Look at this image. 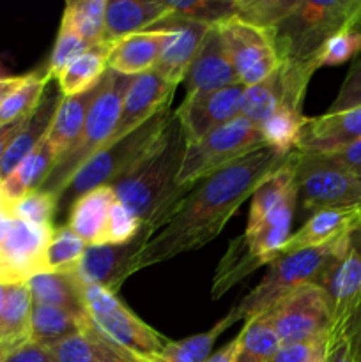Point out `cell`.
Instances as JSON below:
<instances>
[{
    "mask_svg": "<svg viewBox=\"0 0 361 362\" xmlns=\"http://www.w3.org/2000/svg\"><path fill=\"white\" fill-rule=\"evenodd\" d=\"M87 313H74L62 308L42 306L32 303L30 339L50 345L66 336L81 332L88 325Z\"/></svg>",
    "mask_w": 361,
    "mask_h": 362,
    "instance_id": "f1b7e54d",
    "label": "cell"
},
{
    "mask_svg": "<svg viewBox=\"0 0 361 362\" xmlns=\"http://www.w3.org/2000/svg\"><path fill=\"white\" fill-rule=\"evenodd\" d=\"M361 138V106L336 113L308 117L301 131L296 151L303 154H322Z\"/></svg>",
    "mask_w": 361,
    "mask_h": 362,
    "instance_id": "ffe728a7",
    "label": "cell"
},
{
    "mask_svg": "<svg viewBox=\"0 0 361 362\" xmlns=\"http://www.w3.org/2000/svg\"><path fill=\"white\" fill-rule=\"evenodd\" d=\"M50 81H52V76L46 73V69L42 73L34 71V73L28 74L25 83L20 88H16L0 106V127L27 119L34 112L35 106L39 105Z\"/></svg>",
    "mask_w": 361,
    "mask_h": 362,
    "instance_id": "d590c367",
    "label": "cell"
},
{
    "mask_svg": "<svg viewBox=\"0 0 361 362\" xmlns=\"http://www.w3.org/2000/svg\"><path fill=\"white\" fill-rule=\"evenodd\" d=\"M243 94L244 87L236 83L200 98L184 99L173 117L179 122L186 145L202 140L216 127L237 119L241 115Z\"/></svg>",
    "mask_w": 361,
    "mask_h": 362,
    "instance_id": "5bb4252c",
    "label": "cell"
},
{
    "mask_svg": "<svg viewBox=\"0 0 361 362\" xmlns=\"http://www.w3.org/2000/svg\"><path fill=\"white\" fill-rule=\"evenodd\" d=\"M265 147L260 127L239 115L216 127L202 140L186 145L183 165L177 173L179 187L193 189L195 184L250 152Z\"/></svg>",
    "mask_w": 361,
    "mask_h": 362,
    "instance_id": "ba28073f",
    "label": "cell"
},
{
    "mask_svg": "<svg viewBox=\"0 0 361 362\" xmlns=\"http://www.w3.org/2000/svg\"><path fill=\"white\" fill-rule=\"evenodd\" d=\"M172 37V30L165 27H154L149 30L126 35L112 42L106 59L108 71L122 76H140L149 73L158 64L159 55L166 41Z\"/></svg>",
    "mask_w": 361,
    "mask_h": 362,
    "instance_id": "d6986e66",
    "label": "cell"
},
{
    "mask_svg": "<svg viewBox=\"0 0 361 362\" xmlns=\"http://www.w3.org/2000/svg\"><path fill=\"white\" fill-rule=\"evenodd\" d=\"M115 200V191L112 186H99L87 191L69 205L67 226L87 246H99L105 239L110 209Z\"/></svg>",
    "mask_w": 361,
    "mask_h": 362,
    "instance_id": "cb8c5ba5",
    "label": "cell"
},
{
    "mask_svg": "<svg viewBox=\"0 0 361 362\" xmlns=\"http://www.w3.org/2000/svg\"><path fill=\"white\" fill-rule=\"evenodd\" d=\"M361 55V27H345L336 32L321 46L314 57L317 69L329 66H342Z\"/></svg>",
    "mask_w": 361,
    "mask_h": 362,
    "instance_id": "ab89813d",
    "label": "cell"
},
{
    "mask_svg": "<svg viewBox=\"0 0 361 362\" xmlns=\"http://www.w3.org/2000/svg\"><path fill=\"white\" fill-rule=\"evenodd\" d=\"M108 52V45H98L81 57H78L76 60H73L55 78L60 94L64 98H73V95H80L98 87L105 78L106 71H108V67H106Z\"/></svg>",
    "mask_w": 361,
    "mask_h": 362,
    "instance_id": "83f0119b",
    "label": "cell"
},
{
    "mask_svg": "<svg viewBox=\"0 0 361 362\" xmlns=\"http://www.w3.org/2000/svg\"><path fill=\"white\" fill-rule=\"evenodd\" d=\"M0 361H2V357H0Z\"/></svg>",
    "mask_w": 361,
    "mask_h": 362,
    "instance_id": "e7e4bbea",
    "label": "cell"
},
{
    "mask_svg": "<svg viewBox=\"0 0 361 362\" xmlns=\"http://www.w3.org/2000/svg\"><path fill=\"white\" fill-rule=\"evenodd\" d=\"M258 267H262V262L255 257L243 235L230 240L229 247H227L225 255H223L218 269H216L214 278H212V300H218L223 293L234 288L237 283L243 281L246 276L257 271Z\"/></svg>",
    "mask_w": 361,
    "mask_h": 362,
    "instance_id": "f546056e",
    "label": "cell"
},
{
    "mask_svg": "<svg viewBox=\"0 0 361 362\" xmlns=\"http://www.w3.org/2000/svg\"><path fill=\"white\" fill-rule=\"evenodd\" d=\"M9 204H11V200H9V197H7L6 189H4L2 180H0V211L9 212Z\"/></svg>",
    "mask_w": 361,
    "mask_h": 362,
    "instance_id": "680465c9",
    "label": "cell"
},
{
    "mask_svg": "<svg viewBox=\"0 0 361 362\" xmlns=\"http://www.w3.org/2000/svg\"><path fill=\"white\" fill-rule=\"evenodd\" d=\"M27 76L28 74H25V76H9L6 78V80H0V106L4 105V101H6L16 88H20L21 85L25 83Z\"/></svg>",
    "mask_w": 361,
    "mask_h": 362,
    "instance_id": "9f6ffc18",
    "label": "cell"
},
{
    "mask_svg": "<svg viewBox=\"0 0 361 362\" xmlns=\"http://www.w3.org/2000/svg\"><path fill=\"white\" fill-rule=\"evenodd\" d=\"M156 27L170 28L172 37L166 41L154 71L177 87L186 78L191 62L197 57L202 41H204L211 25L170 16Z\"/></svg>",
    "mask_w": 361,
    "mask_h": 362,
    "instance_id": "ac0fdd59",
    "label": "cell"
},
{
    "mask_svg": "<svg viewBox=\"0 0 361 362\" xmlns=\"http://www.w3.org/2000/svg\"><path fill=\"white\" fill-rule=\"evenodd\" d=\"M142 233H145L144 223H142L130 209L124 207L120 202L115 200V204L110 209L103 244L122 246V244L133 243V240L138 239Z\"/></svg>",
    "mask_w": 361,
    "mask_h": 362,
    "instance_id": "ee69618b",
    "label": "cell"
},
{
    "mask_svg": "<svg viewBox=\"0 0 361 362\" xmlns=\"http://www.w3.org/2000/svg\"><path fill=\"white\" fill-rule=\"evenodd\" d=\"M234 324H237V320L232 311H230L223 320L212 325L209 331L190 336V338H184L180 341H170L168 339L158 362H204L211 356L212 346L218 341L219 336L227 329L232 327Z\"/></svg>",
    "mask_w": 361,
    "mask_h": 362,
    "instance_id": "836d02e7",
    "label": "cell"
},
{
    "mask_svg": "<svg viewBox=\"0 0 361 362\" xmlns=\"http://www.w3.org/2000/svg\"><path fill=\"white\" fill-rule=\"evenodd\" d=\"M62 99L64 95L60 94L59 88H53L52 85H48L39 105L27 117L20 133L14 136L9 148L4 154L2 165H0V180L9 177L14 172V168L46 140L50 127H52L53 117H55Z\"/></svg>",
    "mask_w": 361,
    "mask_h": 362,
    "instance_id": "7402d4cb",
    "label": "cell"
},
{
    "mask_svg": "<svg viewBox=\"0 0 361 362\" xmlns=\"http://www.w3.org/2000/svg\"><path fill=\"white\" fill-rule=\"evenodd\" d=\"M0 362H53L48 345L28 339L23 345L7 352Z\"/></svg>",
    "mask_w": 361,
    "mask_h": 362,
    "instance_id": "681fc988",
    "label": "cell"
},
{
    "mask_svg": "<svg viewBox=\"0 0 361 362\" xmlns=\"http://www.w3.org/2000/svg\"><path fill=\"white\" fill-rule=\"evenodd\" d=\"M237 338L236 362H271L282 345L268 311L248 318Z\"/></svg>",
    "mask_w": 361,
    "mask_h": 362,
    "instance_id": "4dcf8cb0",
    "label": "cell"
},
{
    "mask_svg": "<svg viewBox=\"0 0 361 362\" xmlns=\"http://www.w3.org/2000/svg\"><path fill=\"white\" fill-rule=\"evenodd\" d=\"M9 214L28 225L53 226V219L59 214V200L48 191L35 189L11 202Z\"/></svg>",
    "mask_w": 361,
    "mask_h": 362,
    "instance_id": "f35d334b",
    "label": "cell"
},
{
    "mask_svg": "<svg viewBox=\"0 0 361 362\" xmlns=\"http://www.w3.org/2000/svg\"><path fill=\"white\" fill-rule=\"evenodd\" d=\"M96 331H98V329H96ZM98 343H99V354H98V361L96 362H134L127 356H124L119 349H115L112 343L106 341L99 332H98Z\"/></svg>",
    "mask_w": 361,
    "mask_h": 362,
    "instance_id": "816d5d0a",
    "label": "cell"
},
{
    "mask_svg": "<svg viewBox=\"0 0 361 362\" xmlns=\"http://www.w3.org/2000/svg\"><path fill=\"white\" fill-rule=\"evenodd\" d=\"M278 69L260 83L244 88L241 115L258 127L282 108V81Z\"/></svg>",
    "mask_w": 361,
    "mask_h": 362,
    "instance_id": "e575fe53",
    "label": "cell"
},
{
    "mask_svg": "<svg viewBox=\"0 0 361 362\" xmlns=\"http://www.w3.org/2000/svg\"><path fill=\"white\" fill-rule=\"evenodd\" d=\"M55 163L57 158L53 156L52 148L48 147L45 140L14 168V172L9 177L2 180L4 189H6L9 200L13 202L16 198L23 197V194L30 193V191L39 189L52 173Z\"/></svg>",
    "mask_w": 361,
    "mask_h": 362,
    "instance_id": "1f68e13d",
    "label": "cell"
},
{
    "mask_svg": "<svg viewBox=\"0 0 361 362\" xmlns=\"http://www.w3.org/2000/svg\"><path fill=\"white\" fill-rule=\"evenodd\" d=\"M306 122L308 117L303 112L280 108L275 115L269 117L260 126L264 144L280 154H290V152L296 151L301 131Z\"/></svg>",
    "mask_w": 361,
    "mask_h": 362,
    "instance_id": "8d00e7d4",
    "label": "cell"
},
{
    "mask_svg": "<svg viewBox=\"0 0 361 362\" xmlns=\"http://www.w3.org/2000/svg\"><path fill=\"white\" fill-rule=\"evenodd\" d=\"M326 362H354L347 336L328 339V356H326Z\"/></svg>",
    "mask_w": 361,
    "mask_h": 362,
    "instance_id": "f907efd6",
    "label": "cell"
},
{
    "mask_svg": "<svg viewBox=\"0 0 361 362\" xmlns=\"http://www.w3.org/2000/svg\"><path fill=\"white\" fill-rule=\"evenodd\" d=\"M322 156H326L329 161L336 163L342 168L356 173V175L361 173V138L353 144L342 145V147L333 148L329 152H322Z\"/></svg>",
    "mask_w": 361,
    "mask_h": 362,
    "instance_id": "c3c4849f",
    "label": "cell"
},
{
    "mask_svg": "<svg viewBox=\"0 0 361 362\" xmlns=\"http://www.w3.org/2000/svg\"><path fill=\"white\" fill-rule=\"evenodd\" d=\"M326 341H328V336L314 339V341L282 343L275 356H273L271 362H306L311 357V354L317 350V346Z\"/></svg>",
    "mask_w": 361,
    "mask_h": 362,
    "instance_id": "7dc6e473",
    "label": "cell"
},
{
    "mask_svg": "<svg viewBox=\"0 0 361 362\" xmlns=\"http://www.w3.org/2000/svg\"><path fill=\"white\" fill-rule=\"evenodd\" d=\"M4 297H6V285L0 283V311H2V306H4Z\"/></svg>",
    "mask_w": 361,
    "mask_h": 362,
    "instance_id": "91938a15",
    "label": "cell"
},
{
    "mask_svg": "<svg viewBox=\"0 0 361 362\" xmlns=\"http://www.w3.org/2000/svg\"><path fill=\"white\" fill-rule=\"evenodd\" d=\"M55 226H34L14 219L6 239L0 243L2 285L27 283L32 276L46 272L45 253Z\"/></svg>",
    "mask_w": 361,
    "mask_h": 362,
    "instance_id": "4fadbf2b",
    "label": "cell"
},
{
    "mask_svg": "<svg viewBox=\"0 0 361 362\" xmlns=\"http://www.w3.org/2000/svg\"><path fill=\"white\" fill-rule=\"evenodd\" d=\"M326 356H328V341L319 345L317 350L311 354V357L306 362H326Z\"/></svg>",
    "mask_w": 361,
    "mask_h": 362,
    "instance_id": "6f0895ef",
    "label": "cell"
},
{
    "mask_svg": "<svg viewBox=\"0 0 361 362\" xmlns=\"http://www.w3.org/2000/svg\"><path fill=\"white\" fill-rule=\"evenodd\" d=\"M347 338H349L350 352H353L354 362H361V308L356 313V317H354L353 324H350Z\"/></svg>",
    "mask_w": 361,
    "mask_h": 362,
    "instance_id": "f5cc1de1",
    "label": "cell"
},
{
    "mask_svg": "<svg viewBox=\"0 0 361 362\" xmlns=\"http://www.w3.org/2000/svg\"><path fill=\"white\" fill-rule=\"evenodd\" d=\"M218 28L234 71L244 88L264 81L282 66L276 49V32L271 28L257 27L237 16L218 23Z\"/></svg>",
    "mask_w": 361,
    "mask_h": 362,
    "instance_id": "30bf717a",
    "label": "cell"
},
{
    "mask_svg": "<svg viewBox=\"0 0 361 362\" xmlns=\"http://www.w3.org/2000/svg\"><path fill=\"white\" fill-rule=\"evenodd\" d=\"M0 283H2V276H0Z\"/></svg>",
    "mask_w": 361,
    "mask_h": 362,
    "instance_id": "6125c7cd",
    "label": "cell"
},
{
    "mask_svg": "<svg viewBox=\"0 0 361 362\" xmlns=\"http://www.w3.org/2000/svg\"><path fill=\"white\" fill-rule=\"evenodd\" d=\"M236 83H239V78L230 62L218 25H211L184 78V87H186L184 99L200 98Z\"/></svg>",
    "mask_w": 361,
    "mask_h": 362,
    "instance_id": "2e32d148",
    "label": "cell"
},
{
    "mask_svg": "<svg viewBox=\"0 0 361 362\" xmlns=\"http://www.w3.org/2000/svg\"><path fill=\"white\" fill-rule=\"evenodd\" d=\"M345 27H361V0H296L275 28L280 59L314 60L321 46Z\"/></svg>",
    "mask_w": 361,
    "mask_h": 362,
    "instance_id": "5b68a950",
    "label": "cell"
},
{
    "mask_svg": "<svg viewBox=\"0 0 361 362\" xmlns=\"http://www.w3.org/2000/svg\"><path fill=\"white\" fill-rule=\"evenodd\" d=\"M81 303L99 334L134 362H158L168 339L145 324L110 290L81 283Z\"/></svg>",
    "mask_w": 361,
    "mask_h": 362,
    "instance_id": "52a82bcc",
    "label": "cell"
},
{
    "mask_svg": "<svg viewBox=\"0 0 361 362\" xmlns=\"http://www.w3.org/2000/svg\"><path fill=\"white\" fill-rule=\"evenodd\" d=\"M349 235L324 244V246L280 255L276 260L269 264L268 272L260 279V283L236 308L230 310L236 320H248L255 315L264 313L287 293L294 292L299 286L310 285V283L321 285L333 262L347 246Z\"/></svg>",
    "mask_w": 361,
    "mask_h": 362,
    "instance_id": "8992f818",
    "label": "cell"
},
{
    "mask_svg": "<svg viewBox=\"0 0 361 362\" xmlns=\"http://www.w3.org/2000/svg\"><path fill=\"white\" fill-rule=\"evenodd\" d=\"M184 152L186 140L177 119L172 117L159 147L133 172L112 186L117 202L130 209L144 223L147 239L165 225L180 198L191 191L176 184Z\"/></svg>",
    "mask_w": 361,
    "mask_h": 362,
    "instance_id": "7a4b0ae2",
    "label": "cell"
},
{
    "mask_svg": "<svg viewBox=\"0 0 361 362\" xmlns=\"http://www.w3.org/2000/svg\"><path fill=\"white\" fill-rule=\"evenodd\" d=\"M166 4L172 11V16L207 25H218L237 16V0H191Z\"/></svg>",
    "mask_w": 361,
    "mask_h": 362,
    "instance_id": "b9f144b4",
    "label": "cell"
},
{
    "mask_svg": "<svg viewBox=\"0 0 361 362\" xmlns=\"http://www.w3.org/2000/svg\"><path fill=\"white\" fill-rule=\"evenodd\" d=\"M331 308L328 339L342 338L361 308V226L349 235L347 246L336 257L321 283Z\"/></svg>",
    "mask_w": 361,
    "mask_h": 362,
    "instance_id": "7c38bea8",
    "label": "cell"
},
{
    "mask_svg": "<svg viewBox=\"0 0 361 362\" xmlns=\"http://www.w3.org/2000/svg\"><path fill=\"white\" fill-rule=\"evenodd\" d=\"M133 80L134 76H122V74L106 71L105 78L98 85V94L88 110L80 138L55 163L52 173L39 189L48 191L53 197H57V200H60L76 173L108 145L117 129L124 98Z\"/></svg>",
    "mask_w": 361,
    "mask_h": 362,
    "instance_id": "3957f363",
    "label": "cell"
},
{
    "mask_svg": "<svg viewBox=\"0 0 361 362\" xmlns=\"http://www.w3.org/2000/svg\"><path fill=\"white\" fill-rule=\"evenodd\" d=\"M25 120H27V119L18 120V122L7 124V126L0 127V165H2L4 154H6V151L9 148L11 141L14 140V136L20 133V129H21V126H23Z\"/></svg>",
    "mask_w": 361,
    "mask_h": 362,
    "instance_id": "db71d44e",
    "label": "cell"
},
{
    "mask_svg": "<svg viewBox=\"0 0 361 362\" xmlns=\"http://www.w3.org/2000/svg\"><path fill=\"white\" fill-rule=\"evenodd\" d=\"M91 48H94V46H91L88 42H85L84 39L78 37L74 32L67 30L66 27L60 25L59 34H57L55 39V46H53L48 66H46V73H48L53 80V78L59 76L73 60H76L78 57L87 53Z\"/></svg>",
    "mask_w": 361,
    "mask_h": 362,
    "instance_id": "f6af8a7d",
    "label": "cell"
},
{
    "mask_svg": "<svg viewBox=\"0 0 361 362\" xmlns=\"http://www.w3.org/2000/svg\"><path fill=\"white\" fill-rule=\"evenodd\" d=\"M357 177H360V180H361V173H360V175H357Z\"/></svg>",
    "mask_w": 361,
    "mask_h": 362,
    "instance_id": "be15d7a7",
    "label": "cell"
},
{
    "mask_svg": "<svg viewBox=\"0 0 361 362\" xmlns=\"http://www.w3.org/2000/svg\"><path fill=\"white\" fill-rule=\"evenodd\" d=\"M6 78H9V74H7L6 67H4L2 64H0V80H6Z\"/></svg>",
    "mask_w": 361,
    "mask_h": 362,
    "instance_id": "94428289",
    "label": "cell"
},
{
    "mask_svg": "<svg viewBox=\"0 0 361 362\" xmlns=\"http://www.w3.org/2000/svg\"><path fill=\"white\" fill-rule=\"evenodd\" d=\"M172 16L166 0H112L105 11L103 45H112L126 35L149 30Z\"/></svg>",
    "mask_w": 361,
    "mask_h": 362,
    "instance_id": "603a6c76",
    "label": "cell"
},
{
    "mask_svg": "<svg viewBox=\"0 0 361 362\" xmlns=\"http://www.w3.org/2000/svg\"><path fill=\"white\" fill-rule=\"evenodd\" d=\"M237 346H239V338H234L232 341H229L225 346H222L218 352L211 354L204 362H236Z\"/></svg>",
    "mask_w": 361,
    "mask_h": 362,
    "instance_id": "11a10c76",
    "label": "cell"
},
{
    "mask_svg": "<svg viewBox=\"0 0 361 362\" xmlns=\"http://www.w3.org/2000/svg\"><path fill=\"white\" fill-rule=\"evenodd\" d=\"M106 4V0H71L64 7L60 25L91 46L103 45Z\"/></svg>",
    "mask_w": 361,
    "mask_h": 362,
    "instance_id": "d6a6232c",
    "label": "cell"
},
{
    "mask_svg": "<svg viewBox=\"0 0 361 362\" xmlns=\"http://www.w3.org/2000/svg\"><path fill=\"white\" fill-rule=\"evenodd\" d=\"M176 88V85L166 81L154 69L140 74V76H134L126 92L119 124H117V129L108 145L115 144L131 131L138 129L142 124H145L163 110H168Z\"/></svg>",
    "mask_w": 361,
    "mask_h": 362,
    "instance_id": "9a60e30c",
    "label": "cell"
},
{
    "mask_svg": "<svg viewBox=\"0 0 361 362\" xmlns=\"http://www.w3.org/2000/svg\"><path fill=\"white\" fill-rule=\"evenodd\" d=\"M173 112L163 110L158 115L131 131L115 144L103 148L76 173L59 200V212L62 214L69 205L87 191L99 186H113L117 180L133 172L145 158L152 154L165 138Z\"/></svg>",
    "mask_w": 361,
    "mask_h": 362,
    "instance_id": "277c9868",
    "label": "cell"
},
{
    "mask_svg": "<svg viewBox=\"0 0 361 362\" xmlns=\"http://www.w3.org/2000/svg\"><path fill=\"white\" fill-rule=\"evenodd\" d=\"M96 94H98V87L88 92H84L80 95L64 98L62 103H60L59 110H57L55 117H53L48 136H46V144L52 148L57 161L80 138L85 126V120H87L88 110H91L92 103H94Z\"/></svg>",
    "mask_w": 361,
    "mask_h": 362,
    "instance_id": "484cf974",
    "label": "cell"
},
{
    "mask_svg": "<svg viewBox=\"0 0 361 362\" xmlns=\"http://www.w3.org/2000/svg\"><path fill=\"white\" fill-rule=\"evenodd\" d=\"M282 343L314 341L329 336L331 308L321 285H303L268 310Z\"/></svg>",
    "mask_w": 361,
    "mask_h": 362,
    "instance_id": "8fae6325",
    "label": "cell"
},
{
    "mask_svg": "<svg viewBox=\"0 0 361 362\" xmlns=\"http://www.w3.org/2000/svg\"><path fill=\"white\" fill-rule=\"evenodd\" d=\"M32 296L27 283L6 285L0 311V357L30 339Z\"/></svg>",
    "mask_w": 361,
    "mask_h": 362,
    "instance_id": "d4e9b609",
    "label": "cell"
},
{
    "mask_svg": "<svg viewBox=\"0 0 361 362\" xmlns=\"http://www.w3.org/2000/svg\"><path fill=\"white\" fill-rule=\"evenodd\" d=\"M296 0H237V18L275 30L290 14Z\"/></svg>",
    "mask_w": 361,
    "mask_h": 362,
    "instance_id": "7bdbcfd3",
    "label": "cell"
},
{
    "mask_svg": "<svg viewBox=\"0 0 361 362\" xmlns=\"http://www.w3.org/2000/svg\"><path fill=\"white\" fill-rule=\"evenodd\" d=\"M145 240L147 235L142 233L133 243L122 246H112V244L87 246L74 274L85 285H98L117 293L122 283L130 278L131 258Z\"/></svg>",
    "mask_w": 361,
    "mask_h": 362,
    "instance_id": "e0dca14e",
    "label": "cell"
},
{
    "mask_svg": "<svg viewBox=\"0 0 361 362\" xmlns=\"http://www.w3.org/2000/svg\"><path fill=\"white\" fill-rule=\"evenodd\" d=\"M85 250H87V244L69 226H57L53 228L52 239L45 253L46 272L74 274Z\"/></svg>",
    "mask_w": 361,
    "mask_h": 362,
    "instance_id": "74e56055",
    "label": "cell"
},
{
    "mask_svg": "<svg viewBox=\"0 0 361 362\" xmlns=\"http://www.w3.org/2000/svg\"><path fill=\"white\" fill-rule=\"evenodd\" d=\"M32 303L42 306L62 308V310L85 313L81 303V281L76 274L64 272H41L27 281Z\"/></svg>",
    "mask_w": 361,
    "mask_h": 362,
    "instance_id": "4316f807",
    "label": "cell"
},
{
    "mask_svg": "<svg viewBox=\"0 0 361 362\" xmlns=\"http://www.w3.org/2000/svg\"><path fill=\"white\" fill-rule=\"evenodd\" d=\"M297 202L304 214L324 209L361 207V180L356 173L322 154L296 151Z\"/></svg>",
    "mask_w": 361,
    "mask_h": 362,
    "instance_id": "9c48e42d",
    "label": "cell"
},
{
    "mask_svg": "<svg viewBox=\"0 0 361 362\" xmlns=\"http://www.w3.org/2000/svg\"><path fill=\"white\" fill-rule=\"evenodd\" d=\"M361 226V207L324 209L308 216L306 221L287 239L280 255L296 253L306 247L324 246L349 235Z\"/></svg>",
    "mask_w": 361,
    "mask_h": 362,
    "instance_id": "44dd1931",
    "label": "cell"
},
{
    "mask_svg": "<svg viewBox=\"0 0 361 362\" xmlns=\"http://www.w3.org/2000/svg\"><path fill=\"white\" fill-rule=\"evenodd\" d=\"M287 158L289 154H280L265 145L195 184L180 198L165 225L131 258L130 278L142 269L200 250L214 240L241 205Z\"/></svg>",
    "mask_w": 361,
    "mask_h": 362,
    "instance_id": "6da1fadb",
    "label": "cell"
},
{
    "mask_svg": "<svg viewBox=\"0 0 361 362\" xmlns=\"http://www.w3.org/2000/svg\"><path fill=\"white\" fill-rule=\"evenodd\" d=\"M48 349L53 362H96L99 354L98 331L88 322L84 331L50 343Z\"/></svg>",
    "mask_w": 361,
    "mask_h": 362,
    "instance_id": "60d3db41",
    "label": "cell"
},
{
    "mask_svg": "<svg viewBox=\"0 0 361 362\" xmlns=\"http://www.w3.org/2000/svg\"><path fill=\"white\" fill-rule=\"evenodd\" d=\"M356 106H361V55L350 66L328 113L343 112V110L356 108Z\"/></svg>",
    "mask_w": 361,
    "mask_h": 362,
    "instance_id": "bcb514c9",
    "label": "cell"
}]
</instances>
